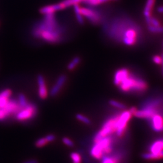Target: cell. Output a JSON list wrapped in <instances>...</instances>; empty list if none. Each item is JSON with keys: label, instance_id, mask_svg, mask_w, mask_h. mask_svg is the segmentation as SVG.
I'll use <instances>...</instances> for the list:
<instances>
[{"label": "cell", "instance_id": "obj_1", "mask_svg": "<svg viewBox=\"0 0 163 163\" xmlns=\"http://www.w3.org/2000/svg\"><path fill=\"white\" fill-rule=\"evenodd\" d=\"M63 32V29L55 19L54 13L45 15L43 21L34 26L32 30V34L36 38L52 43H60Z\"/></svg>", "mask_w": 163, "mask_h": 163}, {"label": "cell", "instance_id": "obj_2", "mask_svg": "<svg viewBox=\"0 0 163 163\" xmlns=\"http://www.w3.org/2000/svg\"><path fill=\"white\" fill-rule=\"evenodd\" d=\"M120 90L123 93H141L146 91L147 84L146 82L129 74L119 85Z\"/></svg>", "mask_w": 163, "mask_h": 163}, {"label": "cell", "instance_id": "obj_3", "mask_svg": "<svg viewBox=\"0 0 163 163\" xmlns=\"http://www.w3.org/2000/svg\"><path fill=\"white\" fill-rule=\"evenodd\" d=\"M112 151V139L110 135L95 142L90 149V155L95 160H100Z\"/></svg>", "mask_w": 163, "mask_h": 163}, {"label": "cell", "instance_id": "obj_4", "mask_svg": "<svg viewBox=\"0 0 163 163\" xmlns=\"http://www.w3.org/2000/svg\"><path fill=\"white\" fill-rule=\"evenodd\" d=\"M119 117V115H114L111 118L106 120L104 123L102 129H100L94 136V142H97L103 138L110 136L116 131V123Z\"/></svg>", "mask_w": 163, "mask_h": 163}, {"label": "cell", "instance_id": "obj_5", "mask_svg": "<svg viewBox=\"0 0 163 163\" xmlns=\"http://www.w3.org/2000/svg\"><path fill=\"white\" fill-rule=\"evenodd\" d=\"M22 108L18 103V101L15 99H9L8 103L3 108H0V121L6 120L12 114L15 115Z\"/></svg>", "mask_w": 163, "mask_h": 163}, {"label": "cell", "instance_id": "obj_6", "mask_svg": "<svg viewBox=\"0 0 163 163\" xmlns=\"http://www.w3.org/2000/svg\"><path fill=\"white\" fill-rule=\"evenodd\" d=\"M132 114L128 111H125L119 115V117L116 123V135L121 137L125 134L128 124L132 117Z\"/></svg>", "mask_w": 163, "mask_h": 163}, {"label": "cell", "instance_id": "obj_7", "mask_svg": "<svg viewBox=\"0 0 163 163\" xmlns=\"http://www.w3.org/2000/svg\"><path fill=\"white\" fill-rule=\"evenodd\" d=\"M37 108L33 103H28L25 108H22L15 114V119L20 121L31 120L35 117Z\"/></svg>", "mask_w": 163, "mask_h": 163}, {"label": "cell", "instance_id": "obj_8", "mask_svg": "<svg viewBox=\"0 0 163 163\" xmlns=\"http://www.w3.org/2000/svg\"><path fill=\"white\" fill-rule=\"evenodd\" d=\"M137 32L135 28H129L126 30L122 37V41L126 45L132 46L137 42Z\"/></svg>", "mask_w": 163, "mask_h": 163}, {"label": "cell", "instance_id": "obj_9", "mask_svg": "<svg viewBox=\"0 0 163 163\" xmlns=\"http://www.w3.org/2000/svg\"><path fill=\"white\" fill-rule=\"evenodd\" d=\"M80 10L82 16H84L87 19H88L93 24H97L100 23L101 20V17L98 12H96L93 9L85 8H80Z\"/></svg>", "mask_w": 163, "mask_h": 163}, {"label": "cell", "instance_id": "obj_10", "mask_svg": "<svg viewBox=\"0 0 163 163\" xmlns=\"http://www.w3.org/2000/svg\"><path fill=\"white\" fill-rule=\"evenodd\" d=\"M157 113L158 112L156 108L145 106L141 110H137L133 115L140 119H145L150 120L155 114Z\"/></svg>", "mask_w": 163, "mask_h": 163}, {"label": "cell", "instance_id": "obj_11", "mask_svg": "<svg viewBox=\"0 0 163 163\" xmlns=\"http://www.w3.org/2000/svg\"><path fill=\"white\" fill-rule=\"evenodd\" d=\"M152 129L155 132L163 131V117L161 115L157 113L150 119Z\"/></svg>", "mask_w": 163, "mask_h": 163}, {"label": "cell", "instance_id": "obj_12", "mask_svg": "<svg viewBox=\"0 0 163 163\" xmlns=\"http://www.w3.org/2000/svg\"><path fill=\"white\" fill-rule=\"evenodd\" d=\"M66 80H67V76L65 75L64 74L60 75L58 79L56 84L52 87V89L50 91L51 96L54 97L59 93L61 88L64 85Z\"/></svg>", "mask_w": 163, "mask_h": 163}, {"label": "cell", "instance_id": "obj_13", "mask_svg": "<svg viewBox=\"0 0 163 163\" xmlns=\"http://www.w3.org/2000/svg\"><path fill=\"white\" fill-rule=\"evenodd\" d=\"M129 74L130 73L128 69H122L117 70L114 75V84L117 86H119L122 81H123L126 77H128Z\"/></svg>", "mask_w": 163, "mask_h": 163}, {"label": "cell", "instance_id": "obj_14", "mask_svg": "<svg viewBox=\"0 0 163 163\" xmlns=\"http://www.w3.org/2000/svg\"><path fill=\"white\" fill-rule=\"evenodd\" d=\"M38 84L39 86V95L40 98L42 99H46L48 95V92L44 78L42 75H39L38 76Z\"/></svg>", "mask_w": 163, "mask_h": 163}, {"label": "cell", "instance_id": "obj_15", "mask_svg": "<svg viewBox=\"0 0 163 163\" xmlns=\"http://www.w3.org/2000/svg\"><path fill=\"white\" fill-rule=\"evenodd\" d=\"M64 9V6H62V3H58V4H53L50 6H45L42 8L40 9L39 12L43 14V15H47V14H51V13H54L55 12L58 11V10H60Z\"/></svg>", "mask_w": 163, "mask_h": 163}, {"label": "cell", "instance_id": "obj_16", "mask_svg": "<svg viewBox=\"0 0 163 163\" xmlns=\"http://www.w3.org/2000/svg\"><path fill=\"white\" fill-rule=\"evenodd\" d=\"M155 2L156 0H146L143 11V14L146 19L152 17V12L154 8Z\"/></svg>", "mask_w": 163, "mask_h": 163}, {"label": "cell", "instance_id": "obj_17", "mask_svg": "<svg viewBox=\"0 0 163 163\" xmlns=\"http://www.w3.org/2000/svg\"><path fill=\"white\" fill-rule=\"evenodd\" d=\"M149 152L158 154L163 151V138L159 139L153 142L149 147Z\"/></svg>", "mask_w": 163, "mask_h": 163}, {"label": "cell", "instance_id": "obj_18", "mask_svg": "<svg viewBox=\"0 0 163 163\" xmlns=\"http://www.w3.org/2000/svg\"><path fill=\"white\" fill-rule=\"evenodd\" d=\"M121 158L122 155L120 153H117L112 156H108L107 155L103 156L100 163H119Z\"/></svg>", "mask_w": 163, "mask_h": 163}, {"label": "cell", "instance_id": "obj_19", "mask_svg": "<svg viewBox=\"0 0 163 163\" xmlns=\"http://www.w3.org/2000/svg\"><path fill=\"white\" fill-rule=\"evenodd\" d=\"M12 94V91L9 89H4L0 93V108H4L9 100V97Z\"/></svg>", "mask_w": 163, "mask_h": 163}, {"label": "cell", "instance_id": "obj_20", "mask_svg": "<svg viewBox=\"0 0 163 163\" xmlns=\"http://www.w3.org/2000/svg\"><path fill=\"white\" fill-rule=\"evenodd\" d=\"M142 157L147 160H158L163 158V151L161 152L155 154L152 152H147L142 155Z\"/></svg>", "mask_w": 163, "mask_h": 163}, {"label": "cell", "instance_id": "obj_21", "mask_svg": "<svg viewBox=\"0 0 163 163\" xmlns=\"http://www.w3.org/2000/svg\"><path fill=\"white\" fill-rule=\"evenodd\" d=\"M74 9L75 11V13L76 15V18H77V21L80 24H83L84 23V18L82 15L80 13V8L79 7L78 4H76L74 6Z\"/></svg>", "mask_w": 163, "mask_h": 163}, {"label": "cell", "instance_id": "obj_22", "mask_svg": "<svg viewBox=\"0 0 163 163\" xmlns=\"http://www.w3.org/2000/svg\"><path fill=\"white\" fill-rule=\"evenodd\" d=\"M80 60H81V59L79 56H76V57L74 58L69 63L68 67H67L68 69L70 71L73 70L79 64V63L80 62Z\"/></svg>", "mask_w": 163, "mask_h": 163}, {"label": "cell", "instance_id": "obj_23", "mask_svg": "<svg viewBox=\"0 0 163 163\" xmlns=\"http://www.w3.org/2000/svg\"><path fill=\"white\" fill-rule=\"evenodd\" d=\"M81 1H82V0H64V1L61 2V3L65 9L69 6H74L76 4H79Z\"/></svg>", "mask_w": 163, "mask_h": 163}, {"label": "cell", "instance_id": "obj_24", "mask_svg": "<svg viewBox=\"0 0 163 163\" xmlns=\"http://www.w3.org/2000/svg\"><path fill=\"white\" fill-rule=\"evenodd\" d=\"M18 103L19 104V105L22 107V108H25L27 104H28L27 100L26 99L25 95L23 94H19L18 95Z\"/></svg>", "mask_w": 163, "mask_h": 163}, {"label": "cell", "instance_id": "obj_25", "mask_svg": "<svg viewBox=\"0 0 163 163\" xmlns=\"http://www.w3.org/2000/svg\"><path fill=\"white\" fill-rule=\"evenodd\" d=\"M70 158L73 163H81L82 162V157L77 152H72L70 154Z\"/></svg>", "mask_w": 163, "mask_h": 163}, {"label": "cell", "instance_id": "obj_26", "mask_svg": "<svg viewBox=\"0 0 163 163\" xmlns=\"http://www.w3.org/2000/svg\"><path fill=\"white\" fill-rule=\"evenodd\" d=\"M148 30L154 33H163V27H155L153 26H148Z\"/></svg>", "mask_w": 163, "mask_h": 163}, {"label": "cell", "instance_id": "obj_27", "mask_svg": "<svg viewBox=\"0 0 163 163\" xmlns=\"http://www.w3.org/2000/svg\"><path fill=\"white\" fill-rule=\"evenodd\" d=\"M47 143H48L45 137L40 138L38 140H37L35 142V146L38 148H41L47 145Z\"/></svg>", "mask_w": 163, "mask_h": 163}, {"label": "cell", "instance_id": "obj_28", "mask_svg": "<svg viewBox=\"0 0 163 163\" xmlns=\"http://www.w3.org/2000/svg\"><path fill=\"white\" fill-rule=\"evenodd\" d=\"M109 103H110V105H111L112 106H114L115 108H119V109H123V110L126 108V106L124 104L121 103L120 102L114 100H110Z\"/></svg>", "mask_w": 163, "mask_h": 163}, {"label": "cell", "instance_id": "obj_29", "mask_svg": "<svg viewBox=\"0 0 163 163\" xmlns=\"http://www.w3.org/2000/svg\"><path fill=\"white\" fill-rule=\"evenodd\" d=\"M76 117L77 120L82 121V123L86 124V125H89L91 123V120H89L88 118H87L86 116L80 114H77L76 115Z\"/></svg>", "mask_w": 163, "mask_h": 163}, {"label": "cell", "instance_id": "obj_30", "mask_svg": "<svg viewBox=\"0 0 163 163\" xmlns=\"http://www.w3.org/2000/svg\"><path fill=\"white\" fill-rule=\"evenodd\" d=\"M62 142L64 144H65L66 146H69V147H73L74 146V144L73 141L68 137H64L62 138Z\"/></svg>", "mask_w": 163, "mask_h": 163}, {"label": "cell", "instance_id": "obj_31", "mask_svg": "<svg viewBox=\"0 0 163 163\" xmlns=\"http://www.w3.org/2000/svg\"><path fill=\"white\" fill-rule=\"evenodd\" d=\"M109 1H113V0H93V1L87 3L86 4L90 5V6H96V5L100 4L102 3H104Z\"/></svg>", "mask_w": 163, "mask_h": 163}, {"label": "cell", "instance_id": "obj_32", "mask_svg": "<svg viewBox=\"0 0 163 163\" xmlns=\"http://www.w3.org/2000/svg\"><path fill=\"white\" fill-rule=\"evenodd\" d=\"M148 26H153L155 27H159L161 26V23L160 22L158 21V19H157L156 18L151 17L150 18V24Z\"/></svg>", "mask_w": 163, "mask_h": 163}, {"label": "cell", "instance_id": "obj_33", "mask_svg": "<svg viewBox=\"0 0 163 163\" xmlns=\"http://www.w3.org/2000/svg\"><path fill=\"white\" fill-rule=\"evenodd\" d=\"M152 60L154 61L155 64H156L157 65H161V64H162V57H161V56L155 55L153 57Z\"/></svg>", "mask_w": 163, "mask_h": 163}, {"label": "cell", "instance_id": "obj_34", "mask_svg": "<svg viewBox=\"0 0 163 163\" xmlns=\"http://www.w3.org/2000/svg\"><path fill=\"white\" fill-rule=\"evenodd\" d=\"M45 137L46 138L47 141H48V143L52 142V141H54L55 139H56V136H55L54 135H53V134H49V135H46Z\"/></svg>", "mask_w": 163, "mask_h": 163}, {"label": "cell", "instance_id": "obj_35", "mask_svg": "<svg viewBox=\"0 0 163 163\" xmlns=\"http://www.w3.org/2000/svg\"><path fill=\"white\" fill-rule=\"evenodd\" d=\"M23 163H38V161L36 160L32 159V160H30L26 161L24 162Z\"/></svg>", "mask_w": 163, "mask_h": 163}, {"label": "cell", "instance_id": "obj_36", "mask_svg": "<svg viewBox=\"0 0 163 163\" xmlns=\"http://www.w3.org/2000/svg\"><path fill=\"white\" fill-rule=\"evenodd\" d=\"M157 11L158 13L163 14V6H161L160 7H158L157 9Z\"/></svg>", "mask_w": 163, "mask_h": 163}, {"label": "cell", "instance_id": "obj_37", "mask_svg": "<svg viewBox=\"0 0 163 163\" xmlns=\"http://www.w3.org/2000/svg\"><path fill=\"white\" fill-rule=\"evenodd\" d=\"M162 57V64H161V65H162V73H163V54L161 56Z\"/></svg>", "mask_w": 163, "mask_h": 163}, {"label": "cell", "instance_id": "obj_38", "mask_svg": "<svg viewBox=\"0 0 163 163\" xmlns=\"http://www.w3.org/2000/svg\"><path fill=\"white\" fill-rule=\"evenodd\" d=\"M82 1H84V0H82Z\"/></svg>", "mask_w": 163, "mask_h": 163}]
</instances>
